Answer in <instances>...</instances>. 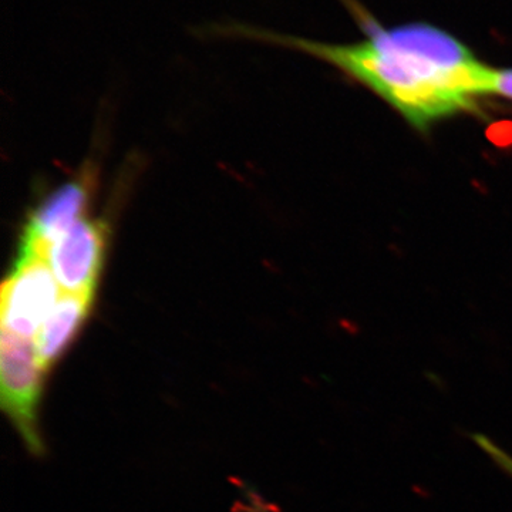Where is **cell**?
Listing matches in <instances>:
<instances>
[{
    "label": "cell",
    "mask_w": 512,
    "mask_h": 512,
    "mask_svg": "<svg viewBox=\"0 0 512 512\" xmlns=\"http://www.w3.org/2000/svg\"><path fill=\"white\" fill-rule=\"evenodd\" d=\"M46 372L40 366L35 342L2 330L0 338V394L8 414L23 443L36 456L45 451L37 410L42 397Z\"/></svg>",
    "instance_id": "cell-2"
},
{
    "label": "cell",
    "mask_w": 512,
    "mask_h": 512,
    "mask_svg": "<svg viewBox=\"0 0 512 512\" xmlns=\"http://www.w3.org/2000/svg\"><path fill=\"white\" fill-rule=\"evenodd\" d=\"M491 96L512 101V69H495Z\"/></svg>",
    "instance_id": "cell-8"
},
{
    "label": "cell",
    "mask_w": 512,
    "mask_h": 512,
    "mask_svg": "<svg viewBox=\"0 0 512 512\" xmlns=\"http://www.w3.org/2000/svg\"><path fill=\"white\" fill-rule=\"evenodd\" d=\"M92 293H64L47 316L35 339L40 366L49 372L79 336L92 311Z\"/></svg>",
    "instance_id": "cell-6"
},
{
    "label": "cell",
    "mask_w": 512,
    "mask_h": 512,
    "mask_svg": "<svg viewBox=\"0 0 512 512\" xmlns=\"http://www.w3.org/2000/svg\"><path fill=\"white\" fill-rule=\"evenodd\" d=\"M94 183V171H83L40 202L26 222L18 256H45L53 242L83 220Z\"/></svg>",
    "instance_id": "cell-5"
},
{
    "label": "cell",
    "mask_w": 512,
    "mask_h": 512,
    "mask_svg": "<svg viewBox=\"0 0 512 512\" xmlns=\"http://www.w3.org/2000/svg\"><path fill=\"white\" fill-rule=\"evenodd\" d=\"M59 298V284L45 256H18L2 286V330L36 339Z\"/></svg>",
    "instance_id": "cell-3"
},
{
    "label": "cell",
    "mask_w": 512,
    "mask_h": 512,
    "mask_svg": "<svg viewBox=\"0 0 512 512\" xmlns=\"http://www.w3.org/2000/svg\"><path fill=\"white\" fill-rule=\"evenodd\" d=\"M366 37L356 43L318 42L238 20L192 30L202 39H242L298 50L336 67L372 90L407 123L424 131L437 121L476 109L491 96L495 67L478 60L461 40L429 23L384 29L363 20Z\"/></svg>",
    "instance_id": "cell-1"
},
{
    "label": "cell",
    "mask_w": 512,
    "mask_h": 512,
    "mask_svg": "<svg viewBox=\"0 0 512 512\" xmlns=\"http://www.w3.org/2000/svg\"><path fill=\"white\" fill-rule=\"evenodd\" d=\"M106 244L104 222L83 218L46 249V262L64 292L94 295L103 269Z\"/></svg>",
    "instance_id": "cell-4"
},
{
    "label": "cell",
    "mask_w": 512,
    "mask_h": 512,
    "mask_svg": "<svg viewBox=\"0 0 512 512\" xmlns=\"http://www.w3.org/2000/svg\"><path fill=\"white\" fill-rule=\"evenodd\" d=\"M471 439H473L474 444H477L490 457L495 466L512 478V456L510 453H507L504 448L495 444L490 437L484 436V434L474 433Z\"/></svg>",
    "instance_id": "cell-7"
}]
</instances>
